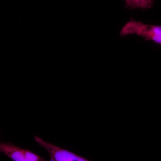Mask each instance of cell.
Masks as SVG:
<instances>
[{"instance_id":"cell-1","label":"cell","mask_w":161,"mask_h":161,"mask_svg":"<svg viewBox=\"0 0 161 161\" xmlns=\"http://www.w3.org/2000/svg\"><path fill=\"white\" fill-rule=\"evenodd\" d=\"M133 34L161 45V25H148L132 19L123 26L120 35L125 36Z\"/></svg>"},{"instance_id":"cell-2","label":"cell","mask_w":161,"mask_h":161,"mask_svg":"<svg viewBox=\"0 0 161 161\" xmlns=\"http://www.w3.org/2000/svg\"><path fill=\"white\" fill-rule=\"evenodd\" d=\"M36 142L49 153L50 161H91L69 150L45 142L35 136Z\"/></svg>"},{"instance_id":"cell-3","label":"cell","mask_w":161,"mask_h":161,"mask_svg":"<svg viewBox=\"0 0 161 161\" xmlns=\"http://www.w3.org/2000/svg\"><path fill=\"white\" fill-rule=\"evenodd\" d=\"M0 151L13 161H50L31 150L20 148L9 142L0 143Z\"/></svg>"},{"instance_id":"cell-4","label":"cell","mask_w":161,"mask_h":161,"mask_svg":"<svg viewBox=\"0 0 161 161\" xmlns=\"http://www.w3.org/2000/svg\"><path fill=\"white\" fill-rule=\"evenodd\" d=\"M154 0H125L126 7L131 9H148L153 6Z\"/></svg>"}]
</instances>
